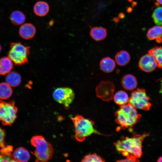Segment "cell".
Wrapping results in <instances>:
<instances>
[{
  "mask_svg": "<svg viewBox=\"0 0 162 162\" xmlns=\"http://www.w3.org/2000/svg\"><path fill=\"white\" fill-rule=\"evenodd\" d=\"M100 67L103 72L109 73L115 69L116 63L112 59L106 57L101 60L100 63Z\"/></svg>",
  "mask_w": 162,
  "mask_h": 162,
  "instance_id": "5bb4252c",
  "label": "cell"
},
{
  "mask_svg": "<svg viewBox=\"0 0 162 162\" xmlns=\"http://www.w3.org/2000/svg\"><path fill=\"white\" fill-rule=\"evenodd\" d=\"M159 92L160 93L162 94V80L160 82V89L159 91Z\"/></svg>",
  "mask_w": 162,
  "mask_h": 162,
  "instance_id": "e575fe53",
  "label": "cell"
},
{
  "mask_svg": "<svg viewBox=\"0 0 162 162\" xmlns=\"http://www.w3.org/2000/svg\"><path fill=\"white\" fill-rule=\"evenodd\" d=\"M157 161L158 162H162V156L159 157Z\"/></svg>",
  "mask_w": 162,
  "mask_h": 162,
  "instance_id": "836d02e7",
  "label": "cell"
},
{
  "mask_svg": "<svg viewBox=\"0 0 162 162\" xmlns=\"http://www.w3.org/2000/svg\"><path fill=\"white\" fill-rule=\"evenodd\" d=\"M1 50H2V46L1 44H0V52L1 51Z\"/></svg>",
  "mask_w": 162,
  "mask_h": 162,
  "instance_id": "d590c367",
  "label": "cell"
},
{
  "mask_svg": "<svg viewBox=\"0 0 162 162\" xmlns=\"http://www.w3.org/2000/svg\"><path fill=\"white\" fill-rule=\"evenodd\" d=\"M12 93L11 87L6 82L0 83V99L5 100L9 98Z\"/></svg>",
  "mask_w": 162,
  "mask_h": 162,
  "instance_id": "cb8c5ba5",
  "label": "cell"
},
{
  "mask_svg": "<svg viewBox=\"0 0 162 162\" xmlns=\"http://www.w3.org/2000/svg\"><path fill=\"white\" fill-rule=\"evenodd\" d=\"M133 10V8L132 7H128L126 9V11L128 13L131 12Z\"/></svg>",
  "mask_w": 162,
  "mask_h": 162,
  "instance_id": "4dcf8cb0",
  "label": "cell"
},
{
  "mask_svg": "<svg viewBox=\"0 0 162 162\" xmlns=\"http://www.w3.org/2000/svg\"><path fill=\"white\" fill-rule=\"evenodd\" d=\"M112 19L114 22L116 23H118L119 20V18L118 17H114Z\"/></svg>",
  "mask_w": 162,
  "mask_h": 162,
  "instance_id": "f546056e",
  "label": "cell"
},
{
  "mask_svg": "<svg viewBox=\"0 0 162 162\" xmlns=\"http://www.w3.org/2000/svg\"><path fill=\"white\" fill-rule=\"evenodd\" d=\"M137 3L135 1L133 2L132 3V7H134L137 5Z\"/></svg>",
  "mask_w": 162,
  "mask_h": 162,
  "instance_id": "d6a6232c",
  "label": "cell"
},
{
  "mask_svg": "<svg viewBox=\"0 0 162 162\" xmlns=\"http://www.w3.org/2000/svg\"><path fill=\"white\" fill-rule=\"evenodd\" d=\"M15 161V160L12 154L5 153L0 154V162Z\"/></svg>",
  "mask_w": 162,
  "mask_h": 162,
  "instance_id": "4316f807",
  "label": "cell"
},
{
  "mask_svg": "<svg viewBox=\"0 0 162 162\" xmlns=\"http://www.w3.org/2000/svg\"><path fill=\"white\" fill-rule=\"evenodd\" d=\"M13 155L17 162H26L29 160L30 158L29 152L22 147L16 148L14 151Z\"/></svg>",
  "mask_w": 162,
  "mask_h": 162,
  "instance_id": "9a60e30c",
  "label": "cell"
},
{
  "mask_svg": "<svg viewBox=\"0 0 162 162\" xmlns=\"http://www.w3.org/2000/svg\"><path fill=\"white\" fill-rule=\"evenodd\" d=\"M115 87L110 81H101L96 86V96L104 101H108L113 98Z\"/></svg>",
  "mask_w": 162,
  "mask_h": 162,
  "instance_id": "9c48e42d",
  "label": "cell"
},
{
  "mask_svg": "<svg viewBox=\"0 0 162 162\" xmlns=\"http://www.w3.org/2000/svg\"><path fill=\"white\" fill-rule=\"evenodd\" d=\"M8 57L16 65L21 66L28 61V56L30 53V47L23 45L20 42H12Z\"/></svg>",
  "mask_w": 162,
  "mask_h": 162,
  "instance_id": "5b68a950",
  "label": "cell"
},
{
  "mask_svg": "<svg viewBox=\"0 0 162 162\" xmlns=\"http://www.w3.org/2000/svg\"><path fill=\"white\" fill-rule=\"evenodd\" d=\"M75 128V137L77 140L82 142L86 137L93 134L104 135L94 127V122L80 115H76L71 118Z\"/></svg>",
  "mask_w": 162,
  "mask_h": 162,
  "instance_id": "3957f363",
  "label": "cell"
},
{
  "mask_svg": "<svg viewBox=\"0 0 162 162\" xmlns=\"http://www.w3.org/2000/svg\"><path fill=\"white\" fill-rule=\"evenodd\" d=\"M138 64L141 70L148 73L154 70L157 66L154 57L149 53L143 55L140 58Z\"/></svg>",
  "mask_w": 162,
  "mask_h": 162,
  "instance_id": "30bf717a",
  "label": "cell"
},
{
  "mask_svg": "<svg viewBox=\"0 0 162 162\" xmlns=\"http://www.w3.org/2000/svg\"><path fill=\"white\" fill-rule=\"evenodd\" d=\"M152 17L154 23L157 25H162V7L155 8L152 15Z\"/></svg>",
  "mask_w": 162,
  "mask_h": 162,
  "instance_id": "d4e9b609",
  "label": "cell"
},
{
  "mask_svg": "<svg viewBox=\"0 0 162 162\" xmlns=\"http://www.w3.org/2000/svg\"><path fill=\"white\" fill-rule=\"evenodd\" d=\"M10 20L11 22L16 25H19L24 22L26 17L22 12L19 10H16L13 12L11 14Z\"/></svg>",
  "mask_w": 162,
  "mask_h": 162,
  "instance_id": "7402d4cb",
  "label": "cell"
},
{
  "mask_svg": "<svg viewBox=\"0 0 162 162\" xmlns=\"http://www.w3.org/2000/svg\"><path fill=\"white\" fill-rule=\"evenodd\" d=\"M150 100L144 89L137 88L132 92L128 103L136 109L148 111L152 105Z\"/></svg>",
  "mask_w": 162,
  "mask_h": 162,
  "instance_id": "52a82bcc",
  "label": "cell"
},
{
  "mask_svg": "<svg viewBox=\"0 0 162 162\" xmlns=\"http://www.w3.org/2000/svg\"><path fill=\"white\" fill-rule=\"evenodd\" d=\"M13 100L7 102L0 100V121L3 125L11 126L15 122L18 110Z\"/></svg>",
  "mask_w": 162,
  "mask_h": 162,
  "instance_id": "8992f818",
  "label": "cell"
},
{
  "mask_svg": "<svg viewBox=\"0 0 162 162\" xmlns=\"http://www.w3.org/2000/svg\"><path fill=\"white\" fill-rule=\"evenodd\" d=\"M115 116L116 122L123 128L132 127L142 117L136 109L129 103L120 106L115 112Z\"/></svg>",
  "mask_w": 162,
  "mask_h": 162,
  "instance_id": "7a4b0ae2",
  "label": "cell"
},
{
  "mask_svg": "<svg viewBox=\"0 0 162 162\" xmlns=\"http://www.w3.org/2000/svg\"><path fill=\"white\" fill-rule=\"evenodd\" d=\"M105 161L96 153L88 154L82 159V162H103Z\"/></svg>",
  "mask_w": 162,
  "mask_h": 162,
  "instance_id": "484cf974",
  "label": "cell"
},
{
  "mask_svg": "<svg viewBox=\"0 0 162 162\" xmlns=\"http://www.w3.org/2000/svg\"><path fill=\"white\" fill-rule=\"evenodd\" d=\"M90 34L93 39L99 41L104 39L106 36V29L101 27H94L91 29Z\"/></svg>",
  "mask_w": 162,
  "mask_h": 162,
  "instance_id": "ac0fdd59",
  "label": "cell"
},
{
  "mask_svg": "<svg viewBox=\"0 0 162 162\" xmlns=\"http://www.w3.org/2000/svg\"><path fill=\"white\" fill-rule=\"evenodd\" d=\"M5 81L11 87H16L21 83V78L18 73L15 71H11L7 74Z\"/></svg>",
  "mask_w": 162,
  "mask_h": 162,
  "instance_id": "e0dca14e",
  "label": "cell"
},
{
  "mask_svg": "<svg viewBox=\"0 0 162 162\" xmlns=\"http://www.w3.org/2000/svg\"><path fill=\"white\" fill-rule=\"evenodd\" d=\"M5 136L4 130L0 128V147L2 148L5 147L4 142Z\"/></svg>",
  "mask_w": 162,
  "mask_h": 162,
  "instance_id": "83f0119b",
  "label": "cell"
},
{
  "mask_svg": "<svg viewBox=\"0 0 162 162\" xmlns=\"http://www.w3.org/2000/svg\"><path fill=\"white\" fill-rule=\"evenodd\" d=\"M148 53L152 55L156 61L157 67L162 68V47L156 46L149 50Z\"/></svg>",
  "mask_w": 162,
  "mask_h": 162,
  "instance_id": "603a6c76",
  "label": "cell"
},
{
  "mask_svg": "<svg viewBox=\"0 0 162 162\" xmlns=\"http://www.w3.org/2000/svg\"><path fill=\"white\" fill-rule=\"evenodd\" d=\"M128 1L130 2H132V0H128Z\"/></svg>",
  "mask_w": 162,
  "mask_h": 162,
  "instance_id": "8d00e7d4",
  "label": "cell"
},
{
  "mask_svg": "<svg viewBox=\"0 0 162 162\" xmlns=\"http://www.w3.org/2000/svg\"><path fill=\"white\" fill-rule=\"evenodd\" d=\"M31 143L35 148L33 154L36 158L35 162H46L52 158L54 149L52 145L43 136H33Z\"/></svg>",
  "mask_w": 162,
  "mask_h": 162,
  "instance_id": "277c9868",
  "label": "cell"
},
{
  "mask_svg": "<svg viewBox=\"0 0 162 162\" xmlns=\"http://www.w3.org/2000/svg\"><path fill=\"white\" fill-rule=\"evenodd\" d=\"M53 97L54 100L68 107L73 102L75 94L73 90L68 87H59L56 88L53 93Z\"/></svg>",
  "mask_w": 162,
  "mask_h": 162,
  "instance_id": "ba28073f",
  "label": "cell"
},
{
  "mask_svg": "<svg viewBox=\"0 0 162 162\" xmlns=\"http://www.w3.org/2000/svg\"><path fill=\"white\" fill-rule=\"evenodd\" d=\"M130 56L129 53L125 50H121L118 52L115 56L116 63L120 66H124L130 62Z\"/></svg>",
  "mask_w": 162,
  "mask_h": 162,
  "instance_id": "d6986e66",
  "label": "cell"
},
{
  "mask_svg": "<svg viewBox=\"0 0 162 162\" xmlns=\"http://www.w3.org/2000/svg\"><path fill=\"white\" fill-rule=\"evenodd\" d=\"M113 98L115 102L120 106L128 103L129 100L127 93L122 90L117 92L114 95Z\"/></svg>",
  "mask_w": 162,
  "mask_h": 162,
  "instance_id": "44dd1931",
  "label": "cell"
},
{
  "mask_svg": "<svg viewBox=\"0 0 162 162\" xmlns=\"http://www.w3.org/2000/svg\"><path fill=\"white\" fill-rule=\"evenodd\" d=\"M147 36L151 40H155L158 43L162 42V25L155 26L148 30Z\"/></svg>",
  "mask_w": 162,
  "mask_h": 162,
  "instance_id": "4fadbf2b",
  "label": "cell"
},
{
  "mask_svg": "<svg viewBox=\"0 0 162 162\" xmlns=\"http://www.w3.org/2000/svg\"><path fill=\"white\" fill-rule=\"evenodd\" d=\"M118 18L121 19H123L125 17V15L123 13H120L118 15Z\"/></svg>",
  "mask_w": 162,
  "mask_h": 162,
  "instance_id": "f1b7e54d",
  "label": "cell"
},
{
  "mask_svg": "<svg viewBox=\"0 0 162 162\" xmlns=\"http://www.w3.org/2000/svg\"><path fill=\"white\" fill-rule=\"evenodd\" d=\"M157 3L159 4H160L162 7V0H156Z\"/></svg>",
  "mask_w": 162,
  "mask_h": 162,
  "instance_id": "1f68e13d",
  "label": "cell"
},
{
  "mask_svg": "<svg viewBox=\"0 0 162 162\" xmlns=\"http://www.w3.org/2000/svg\"><path fill=\"white\" fill-rule=\"evenodd\" d=\"M35 27L30 23H26L22 25L19 30L20 36L23 38L28 40L34 37L36 33Z\"/></svg>",
  "mask_w": 162,
  "mask_h": 162,
  "instance_id": "8fae6325",
  "label": "cell"
},
{
  "mask_svg": "<svg viewBox=\"0 0 162 162\" xmlns=\"http://www.w3.org/2000/svg\"><path fill=\"white\" fill-rule=\"evenodd\" d=\"M149 134H136L132 137H126L114 143L116 150L127 157H134L140 158L142 154V144L145 138Z\"/></svg>",
  "mask_w": 162,
  "mask_h": 162,
  "instance_id": "6da1fadb",
  "label": "cell"
},
{
  "mask_svg": "<svg viewBox=\"0 0 162 162\" xmlns=\"http://www.w3.org/2000/svg\"><path fill=\"white\" fill-rule=\"evenodd\" d=\"M49 6L46 2L44 1L37 2L34 5V11L35 14L39 16H44L48 13Z\"/></svg>",
  "mask_w": 162,
  "mask_h": 162,
  "instance_id": "ffe728a7",
  "label": "cell"
},
{
  "mask_svg": "<svg viewBox=\"0 0 162 162\" xmlns=\"http://www.w3.org/2000/svg\"><path fill=\"white\" fill-rule=\"evenodd\" d=\"M13 68V63L8 56L0 58V75L7 74Z\"/></svg>",
  "mask_w": 162,
  "mask_h": 162,
  "instance_id": "2e32d148",
  "label": "cell"
},
{
  "mask_svg": "<svg viewBox=\"0 0 162 162\" xmlns=\"http://www.w3.org/2000/svg\"><path fill=\"white\" fill-rule=\"evenodd\" d=\"M121 84L123 88L129 91L135 89L137 86V81L136 77L131 74H127L122 77Z\"/></svg>",
  "mask_w": 162,
  "mask_h": 162,
  "instance_id": "7c38bea8",
  "label": "cell"
}]
</instances>
